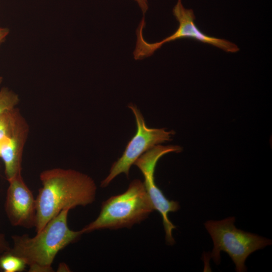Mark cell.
Instances as JSON below:
<instances>
[{
  "label": "cell",
  "mask_w": 272,
  "mask_h": 272,
  "mask_svg": "<svg viewBox=\"0 0 272 272\" xmlns=\"http://www.w3.org/2000/svg\"><path fill=\"white\" fill-rule=\"evenodd\" d=\"M42 186L36 197V232L61 211L93 203L97 186L88 175L72 169L54 168L40 174Z\"/></svg>",
  "instance_id": "obj_1"
},
{
  "label": "cell",
  "mask_w": 272,
  "mask_h": 272,
  "mask_svg": "<svg viewBox=\"0 0 272 272\" xmlns=\"http://www.w3.org/2000/svg\"><path fill=\"white\" fill-rule=\"evenodd\" d=\"M65 209L51 219L35 236H12L13 245L7 252L21 258L30 272H52V264L58 252L83 234L70 229Z\"/></svg>",
  "instance_id": "obj_2"
},
{
  "label": "cell",
  "mask_w": 272,
  "mask_h": 272,
  "mask_svg": "<svg viewBox=\"0 0 272 272\" xmlns=\"http://www.w3.org/2000/svg\"><path fill=\"white\" fill-rule=\"evenodd\" d=\"M154 210L143 182L134 179L125 192L103 201L97 218L81 231L84 234L102 229L130 228L145 220Z\"/></svg>",
  "instance_id": "obj_3"
},
{
  "label": "cell",
  "mask_w": 272,
  "mask_h": 272,
  "mask_svg": "<svg viewBox=\"0 0 272 272\" xmlns=\"http://www.w3.org/2000/svg\"><path fill=\"white\" fill-rule=\"evenodd\" d=\"M235 218L231 217L220 221L210 220L204 223L211 236L214 248L210 254L216 264L221 261L220 252H226L235 264L236 271H246L245 262L253 252L271 244V240L237 229Z\"/></svg>",
  "instance_id": "obj_4"
},
{
  "label": "cell",
  "mask_w": 272,
  "mask_h": 272,
  "mask_svg": "<svg viewBox=\"0 0 272 272\" xmlns=\"http://www.w3.org/2000/svg\"><path fill=\"white\" fill-rule=\"evenodd\" d=\"M128 107L134 115L137 131L127 143L122 156L112 165L108 176L101 181L102 187L107 186L121 173L128 178L131 166L142 154L156 145L171 141L175 134L173 130H166L164 128L149 127L135 104L129 103Z\"/></svg>",
  "instance_id": "obj_5"
},
{
  "label": "cell",
  "mask_w": 272,
  "mask_h": 272,
  "mask_svg": "<svg viewBox=\"0 0 272 272\" xmlns=\"http://www.w3.org/2000/svg\"><path fill=\"white\" fill-rule=\"evenodd\" d=\"M182 148L179 146L156 145L143 154L134 162L142 173L146 190L149 196L155 210L161 215L165 232V240L169 245L175 243L172 236V231L176 226L169 219L170 212H175L180 209L178 202L168 199L162 190L157 186L155 181V170L158 160L164 155L169 153H179Z\"/></svg>",
  "instance_id": "obj_6"
},
{
  "label": "cell",
  "mask_w": 272,
  "mask_h": 272,
  "mask_svg": "<svg viewBox=\"0 0 272 272\" xmlns=\"http://www.w3.org/2000/svg\"><path fill=\"white\" fill-rule=\"evenodd\" d=\"M173 14L179 23L176 31L170 36L159 42L149 43L143 39L139 45L141 54L145 58L152 55L165 43L180 39H192L214 45L227 52H236L239 48L235 44L224 39L207 35L200 30L194 23L195 16L192 9H185L181 0H177L172 10Z\"/></svg>",
  "instance_id": "obj_7"
},
{
  "label": "cell",
  "mask_w": 272,
  "mask_h": 272,
  "mask_svg": "<svg viewBox=\"0 0 272 272\" xmlns=\"http://www.w3.org/2000/svg\"><path fill=\"white\" fill-rule=\"evenodd\" d=\"M5 210L11 224L32 228L36 222V204L32 192L24 182L22 173L8 181Z\"/></svg>",
  "instance_id": "obj_8"
},
{
  "label": "cell",
  "mask_w": 272,
  "mask_h": 272,
  "mask_svg": "<svg viewBox=\"0 0 272 272\" xmlns=\"http://www.w3.org/2000/svg\"><path fill=\"white\" fill-rule=\"evenodd\" d=\"M29 130L28 124L18 109L11 134L1 141L0 157L8 181L22 173L23 152Z\"/></svg>",
  "instance_id": "obj_9"
},
{
  "label": "cell",
  "mask_w": 272,
  "mask_h": 272,
  "mask_svg": "<svg viewBox=\"0 0 272 272\" xmlns=\"http://www.w3.org/2000/svg\"><path fill=\"white\" fill-rule=\"evenodd\" d=\"M27 265L20 257L9 252L0 256V268L5 272H20L23 271Z\"/></svg>",
  "instance_id": "obj_10"
},
{
  "label": "cell",
  "mask_w": 272,
  "mask_h": 272,
  "mask_svg": "<svg viewBox=\"0 0 272 272\" xmlns=\"http://www.w3.org/2000/svg\"><path fill=\"white\" fill-rule=\"evenodd\" d=\"M20 98L16 93L8 87L0 89V114L16 107Z\"/></svg>",
  "instance_id": "obj_11"
},
{
  "label": "cell",
  "mask_w": 272,
  "mask_h": 272,
  "mask_svg": "<svg viewBox=\"0 0 272 272\" xmlns=\"http://www.w3.org/2000/svg\"><path fill=\"white\" fill-rule=\"evenodd\" d=\"M18 110L16 107L0 114V142L11 134Z\"/></svg>",
  "instance_id": "obj_12"
},
{
  "label": "cell",
  "mask_w": 272,
  "mask_h": 272,
  "mask_svg": "<svg viewBox=\"0 0 272 272\" xmlns=\"http://www.w3.org/2000/svg\"><path fill=\"white\" fill-rule=\"evenodd\" d=\"M10 246L4 234L0 232V254L7 252L10 249Z\"/></svg>",
  "instance_id": "obj_13"
},
{
  "label": "cell",
  "mask_w": 272,
  "mask_h": 272,
  "mask_svg": "<svg viewBox=\"0 0 272 272\" xmlns=\"http://www.w3.org/2000/svg\"><path fill=\"white\" fill-rule=\"evenodd\" d=\"M139 5L140 8L143 14V16L145 17V14L149 8L148 2L147 0H134Z\"/></svg>",
  "instance_id": "obj_14"
},
{
  "label": "cell",
  "mask_w": 272,
  "mask_h": 272,
  "mask_svg": "<svg viewBox=\"0 0 272 272\" xmlns=\"http://www.w3.org/2000/svg\"><path fill=\"white\" fill-rule=\"evenodd\" d=\"M10 30L8 28L0 27V45L5 40Z\"/></svg>",
  "instance_id": "obj_15"
},
{
  "label": "cell",
  "mask_w": 272,
  "mask_h": 272,
  "mask_svg": "<svg viewBox=\"0 0 272 272\" xmlns=\"http://www.w3.org/2000/svg\"><path fill=\"white\" fill-rule=\"evenodd\" d=\"M57 271H71L69 266L64 262H60L57 267Z\"/></svg>",
  "instance_id": "obj_16"
},
{
  "label": "cell",
  "mask_w": 272,
  "mask_h": 272,
  "mask_svg": "<svg viewBox=\"0 0 272 272\" xmlns=\"http://www.w3.org/2000/svg\"><path fill=\"white\" fill-rule=\"evenodd\" d=\"M3 81V78L2 77L0 76V85L1 84V83H2Z\"/></svg>",
  "instance_id": "obj_17"
},
{
  "label": "cell",
  "mask_w": 272,
  "mask_h": 272,
  "mask_svg": "<svg viewBox=\"0 0 272 272\" xmlns=\"http://www.w3.org/2000/svg\"><path fill=\"white\" fill-rule=\"evenodd\" d=\"M1 142H0V153H1Z\"/></svg>",
  "instance_id": "obj_18"
}]
</instances>
